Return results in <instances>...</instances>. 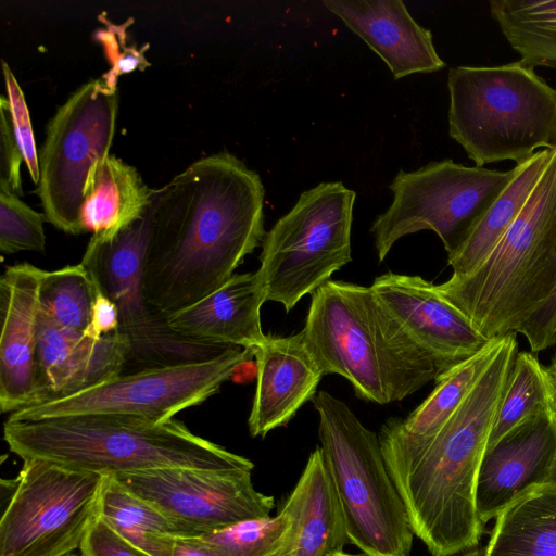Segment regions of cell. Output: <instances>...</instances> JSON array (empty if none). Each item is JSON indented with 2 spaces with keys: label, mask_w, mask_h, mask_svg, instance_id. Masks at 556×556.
Segmentation results:
<instances>
[{
  "label": "cell",
  "mask_w": 556,
  "mask_h": 556,
  "mask_svg": "<svg viewBox=\"0 0 556 556\" xmlns=\"http://www.w3.org/2000/svg\"><path fill=\"white\" fill-rule=\"evenodd\" d=\"M264 194L260 175L226 151L194 161L154 190L143 287L159 314L212 293L262 245Z\"/></svg>",
  "instance_id": "1"
},
{
  "label": "cell",
  "mask_w": 556,
  "mask_h": 556,
  "mask_svg": "<svg viewBox=\"0 0 556 556\" xmlns=\"http://www.w3.org/2000/svg\"><path fill=\"white\" fill-rule=\"evenodd\" d=\"M517 353L516 333L501 337L490 365L434 435L413 437L394 417L380 429L388 472L412 530L433 556L456 554L480 541L476 483Z\"/></svg>",
  "instance_id": "2"
},
{
  "label": "cell",
  "mask_w": 556,
  "mask_h": 556,
  "mask_svg": "<svg viewBox=\"0 0 556 556\" xmlns=\"http://www.w3.org/2000/svg\"><path fill=\"white\" fill-rule=\"evenodd\" d=\"M301 333L323 374L345 378L367 402L402 401L439 376L370 287L327 281L311 294Z\"/></svg>",
  "instance_id": "3"
},
{
  "label": "cell",
  "mask_w": 556,
  "mask_h": 556,
  "mask_svg": "<svg viewBox=\"0 0 556 556\" xmlns=\"http://www.w3.org/2000/svg\"><path fill=\"white\" fill-rule=\"evenodd\" d=\"M3 439L23 460L110 476L162 468H254L250 459L194 434L176 418L162 422L114 415L7 419Z\"/></svg>",
  "instance_id": "4"
},
{
  "label": "cell",
  "mask_w": 556,
  "mask_h": 556,
  "mask_svg": "<svg viewBox=\"0 0 556 556\" xmlns=\"http://www.w3.org/2000/svg\"><path fill=\"white\" fill-rule=\"evenodd\" d=\"M556 280V148L522 211L469 275L437 288L486 339L520 333Z\"/></svg>",
  "instance_id": "5"
},
{
  "label": "cell",
  "mask_w": 556,
  "mask_h": 556,
  "mask_svg": "<svg viewBox=\"0 0 556 556\" xmlns=\"http://www.w3.org/2000/svg\"><path fill=\"white\" fill-rule=\"evenodd\" d=\"M448 132L482 166L556 148V89L518 62L448 71Z\"/></svg>",
  "instance_id": "6"
},
{
  "label": "cell",
  "mask_w": 556,
  "mask_h": 556,
  "mask_svg": "<svg viewBox=\"0 0 556 556\" xmlns=\"http://www.w3.org/2000/svg\"><path fill=\"white\" fill-rule=\"evenodd\" d=\"M324 463L349 543L365 556H409L412 530L388 472L379 437L346 403L326 391L313 399Z\"/></svg>",
  "instance_id": "7"
},
{
  "label": "cell",
  "mask_w": 556,
  "mask_h": 556,
  "mask_svg": "<svg viewBox=\"0 0 556 556\" xmlns=\"http://www.w3.org/2000/svg\"><path fill=\"white\" fill-rule=\"evenodd\" d=\"M355 198L340 181L320 182L302 192L266 231L256 274L267 301L280 303L288 313L352 261Z\"/></svg>",
  "instance_id": "8"
},
{
  "label": "cell",
  "mask_w": 556,
  "mask_h": 556,
  "mask_svg": "<svg viewBox=\"0 0 556 556\" xmlns=\"http://www.w3.org/2000/svg\"><path fill=\"white\" fill-rule=\"evenodd\" d=\"M514 174L515 168L502 172L452 160L400 170L389 186L393 194L390 206L370 227L379 261L402 237L421 230L434 231L447 256L453 254Z\"/></svg>",
  "instance_id": "9"
},
{
  "label": "cell",
  "mask_w": 556,
  "mask_h": 556,
  "mask_svg": "<svg viewBox=\"0 0 556 556\" xmlns=\"http://www.w3.org/2000/svg\"><path fill=\"white\" fill-rule=\"evenodd\" d=\"M253 358L252 350L229 346L208 359L121 374L77 393L16 410L8 419L114 415L162 422L205 402Z\"/></svg>",
  "instance_id": "10"
},
{
  "label": "cell",
  "mask_w": 556,
  "mask_h": 556,
  "mask_svg": "<svg viewBox=\"0 0 556 556\" xmlns=\"http://www.w3.org/2000/svg\"><path fill=\"white\" fill-rule=\"evenodd\" d=\"M23 462L0 520V556H67L99 516L105 475Z\"/></svg>",
  "instance_id": "11"
},
{
  "label": "cell",
  "mask_w": 556,
  "mask_h": 556,
  "mask_svg": "<svg viewBox=\"0 0 556 556\" xmlns=\"http://www.w3.org/2000/svg\"><path fill=\"white\" fill-rule=\"evenodd\" d=\"M152 227L151 204L144 215L106 242L87 244L81 264L117 306L119 332L129 345L123 374L212 358L229 346L203 345L175 333L148 302L143 267Z\"/></svg>",
  "instance_id": "12"
},
{
  "label": "cell",
  "mask_w": 556,
  "mask_h": 556,
  "mask_svg": "<svg viewBox=\"0 0 556 556\" xmlns=\"http://www.w3.org/2000/svg\"><path fill=\"white\" fill-rule=\"evenodd\" d=\"M117 106L116 88L91 79L71 93L47 125L37 192L46 219L66 233L80 235L84 189L91 168L109 155Z\"/></svg>",
  "instance_id": "13"
},
{
  "label": "cell",
  "mask_w": 556,
  "mask_h": 556,
  "mask_svg": "<svg viewBox=\"0 0 556 556\" xmlns=\"http://www.w3.org/2000/svg\"><path fill=\"white\" fill-rule=\"evenodd\" d=\"M252 470L162 468L113 477L162 511L180 535H202L270 516L275 498L258 492Z\"/></svg>",
  "instance_id": "14"
},
{
  "label": "cell",
  "mask_w": 556,
  "mask_h": 556,
  "mask_svg": "<svg viewBox=\"0 0 556 556\" xmlns=\"http://www.w3.org/2000/svg\"><path fill=\"white\" fill-rule=\"evenodd\" d=\"M370 288L414 343L433 361L439 375L480 352L491 340L420 276L387 273Z\"/></svg>",
  "instance_id": "15"
},
{
  "label": "cell",
  "mask_w": 556,
  "mask_h": 556,
  "mask_svg": "<svg viewBox=\"0 0 556 556\" xmlns=\"http://www.w3.org/2000/svg\"><path fill=\"white\" fill-rule=\"evenodd\" d=\"M556 453V412L533 417L485 450L476 483L484 525L534 489L546 485Z\"/></svg>",
  "instance_id": "16"
},
{
  "label": "cell",
  "mask_w": 556,
  "mask_h": 556,
  "mask_svg": "<svg viewBox=\"0 0 556 556\" xmlns=\"http://www.w3.org/2000/svg\"><path fill=\"white\" fill-rule=\"evenodd\" d=\"M43 270L20 263L0 279V407L2 413L39 402L37 343L39 287Z\"/></svg>",
  "instance_id": "17"
},
{
  "label": "cell",
  "mask_w": 556,
  "mask_h": 556,
  "mask_svg": "<svg viewBox=\"0 0 556 556\" xmlns=\"http://www.w3.org/2000/svg\"><path fill=\"white\" fill-rule=\"evenodd\" d=\"M128 353V341L119 331L94 339L85 331L59 327L39 308L38 403L77 393L123 374Z\"/></svg>",
  "instance_id": "18"
},
{
  "label": "cell",
  "mask_w": 556,
  "mask_h": 556,
  "mask_svg": "<svg viewBox=\"0 0 556 556\" xmlns=\"http://www.w3.org/2000/svg\"><path fill=\"white\" fill-rule=\"evenodd\" d=\"M256 388L248 418L251 437L264 438L287 425L313 400L324 374L301 331L288 337L266 336L254 350Z\"/></svg>",
  "instance_id": "19"
},
{
  "label": "cell",
  "mask_w": 556,
  "mask_h": 556,
  "mask_svg": "<svg viewBox=\"0 0 556 556\" xmlns=\"http://www.w3.org/2000/svg\"><path fill=\"white\" fill-rule=\"evenodd\" d=\"M323 4L381 58L394 79L445 66L431 31L414 20L403 1L325 0Z\"/></svg>",
  "instance_id": "20"
},
{
  "label": "cell",
  "mask_w": 556,
  "mask_h": 556,
  "mask_svg": "<svg viewBox=\"0 0 556 556\" xmlns=\"http://www.w3.org/2000/svg\"><path fill=\"white\" fill-rule=\"evenodd\" d=\"M265 288L254 273L235 274L200 301L165 317L181 338L203 345L254 350L266 339L261 326Z\"/></svg>",
  "instance_id": "21"
},
{
  "label": "cell",
  "mask_w": 556,
  "mask_h": 556,
  "mask_svg": "<svg viewBox=\"0 0 556 556\" xmlns=\"http://www.w3.org/2000/svg\"><path fill=\"white\" fill-rule=\"evenodd\" d=\"M153 192L134 166L109 154L89 173L79 211V232H92L91 242L112 240L144 215Z\"/></svg>",
  "instance_id": "22"
},
{
  "label": "cell",
  "mask_w": 556,
  "mask_h": 556,
  "mask_svg": "<svg viewBox=\"0 0 556 556\" xmlns=\"http://www.w3.org/2000/svg\"><path fill=\"white\" fill-rule=\"evenodd\" d=\"M283 506L296 520L298 534L286 556H326L349 543L340 506L317 446Z\"/></svg>",
  "instance_id": "23"
},
{
  "label": "cell",
  "mask_w": 556,
  "mask_h": 556,
  "mask_svg": "<svg viewBox=\"0 0 556 556\" xmlns=\"http://www.w3.org/2000/svg\"><path fill=\"white\" fill-rule=\"evenodd\" d=\"M554 149L539 150L514 167L515 174L508 185L486 210L465 242L447 256L453 277L469 275L492 252L522 211L545 170Z\"/></svg>",
  "instance_id": "24"
},
{
  "label": "cell",
  "mask_w": 556,
  "mask_h": 556,
  "mask_svg": "<svg viewBox=\"0 0 556 556\" xmlns=\"http://www.w3.org/2000/svg\"><path fill=\"white\" fill-rule=\"evenodd\" d=\"M485 556H556V489H534L498 515Z\"/></svg>",
  "instance_id": "25"
},
{
  "label": "cell",
  "mask_w": 556,
  "mask_h": 556,
  "mask_svg": "<svg viewBox=\"0 0 556 556\" xmlns=\"http://www.w3.org/2000/svg\"><path fill=\"white\" fill-rule=\"evenodd\" d=\"M99 516L129 543L150 556H172L179 534L176 526L155 506L105 475Z\"/></svg>",
  "instance_id": "26"
},
{
  "label": "cell",
  "mask_w": 556,
  "mask_h": 556,
  "mask_svg": "<svg viewBox=\"0 0 556 556\" xmlns=\"http://www.w3.org/2000/svg\"><path fill=\"white\" fill-rule=\"evenodd\" d=\"M489 9L521 63L556 70V0H491Z\"/></svg>",
  "instance_id": "27"
},
{
  "label": "cell",
  "mask_w": 556,
  "mask_h": 556,
  "mask_svg": "<svg viewBox=\"0 0 556 556\" xmlns=\"http://www.w3.org/2000/svg\"><path fill=\"white\" fill-rule=\"evenodd\" d=\"M500 338L492 339L480 352L439 375L428 397L405 419H400L402 429L416 438L434 435L456 412L490 365Z\"/></svg>",
  "instance_id": "28"
},
{
  "label": "cell",
  "mask_w": 556,
  "mask_h": 556,
  "mask_svg": "<svg viewBox=\"0 0 556 556\" xmlns=\"http://www.w3.org/2000/svg\"><path fill=\"white\" fill-rule=\"evenodd\" d=\"M553 412L554 391L546 367L533 353L518 352L486 450L527 420Z\"/></svg>",
  "instance_id": "29"
},
{
  "label": "cell",
  "mask_w": 556,
  "mask_h": 556,
  "mask_svg": "<svg viewBox=\"0 0 556 556\" xmlns=\"http://www.w3.org/2000/svg\"><path fill=\"white\" fill-rule=\"evenodd\" d=\"M96 283L81 264L43 270L39 308L59 327L84 332L91 320Z\"/></svg>",
  "instance_id": "30"
},
{
  "label": "cell",
  "mask_w": 556,
  "mask_h": 556,
  "mask_svg": "<svg viewBox=\"0 0 556 556\" xmlns=\"http://www.w3.org/2000/svg\"><path fill=\"white\" fill-rule=\"evenodd\" d=\"M296 534L295 517L282 506L274 517L247 520L202 536L224 556H286Z\"/></svg>",
  "instance_id": "31"
},
{
  "label": "cell",
  "mask_w": 556,
  "mask_h": 556,
  "mask_svg": "<svg viewBox=\"0 0 556 556\" xmlns=\"http://www.w3.org/2000/svg\"><path fill=\"white\" fill-rule=\"evenodd\" d=\"M45 214H41L17 194L0 191V250L3 253L20 251L45 252Z\"/></svg>",
  "instance_id": "32"
},
{
  "label": "cell",
  "mask_w": 556,
  "mask_h": 556,
  "mask_svg": "<svg viewBox=\"0 0 556 556\" xmlns=\"http://www.w3.org/2000/svg\"><path fill=\"white\" fill-rule=\"evenodd\" d=\"M9 110L13 131L21 147L24 162L35 184L39 182V154L37 153L28 106L24 93L9 64L2 61Z\"/></svg>",
  "instance_id": "33"
},
{
  "label": "cell",
  "mask_w": 556,
  "mask_h": 556,
  "mask_svg": "<svg viewBox=\"0 0 556 556\" xmlns=\"http://www.w3.org/2000/svg\"><path fill=\"white\" fill-rule=\"evenodd\" d=\"M106 28L96 34V39L103 46L108 61L112 64L110 71L102 76L104 83L116 88L119 75L132 72L137 68H146L149 63L144 58L143 50L139 51L134 45L127 46L126 26L112 24L105 17H101Z\"/></svg>",
  "instance_id": "34"
},
{
  "label": "cell",
  "mask_w": 556,
  "mask_h": 556,
  "mask_svg": "<svg viewBox=\"0 0 556 556\" xmlns=\"http://www.w3.org/2000/svg\"><path fill=\"white\" fill-rule=\"evenodd\" d=\"M1 127H0V191L17 195L22 192L21 164L24 156L13 131L9 101L0 97Z\"/></svg>",
  "instance_id": "35"
},
{
  "label": "cell",
  "mask_w": 556,
  "mask_h": 556,
  "mask_svg": "<svg viewBox=\"0 0 556 556\" xmlns=\"http://www.w3.org/2000/svg\"><path fill=\"white\" fill-rule=\"evenodd\" d=\"M79 549L81 556H150L119 535L100 516L90 527Z\"/></svg>",
  "instance_id": "36"
},
{
  "label": "cell",
  "mask_w": 556,
  "mask_h": 556,
  "mask_svg": "<svg viewBox=\"0 0 556 556\" xmlns=\"http://www.w3.org/2000/svg\"><path fill=\"white\" fill-rule=\"evenodd\" d=\"M520 333L531 352H541L556 344V280L545 303L528 320Z\"/></svg>",
  "instance_id": "37"
},
{
  "label": "cell",
  "mask_w": 556,
  "mask_h": 556,
  "mask_svg": "<svg viewBox=\"0 0 556 556\" xmlns=\"http://www.w3.org/2000/svg\"><path fill=\"white\" fill-rule=\"evenodd\" d=\"M118 331L119 315L117 306L96 285V296L91 312V320L85 332L91 338L101 339Z\"/></svg>",
  "instance_id": "38"
},
{
  "label": "cell",
  "mask_w": 556,
  "mask_h": 556,
  "mask_svg": "<svg viewBox=\"0 0 556 556\" xmlns=\"http://www.w3.org/2000/svg\"><path fill=\"white\" fill-rule=\"evenodd\" d=\"M172 556H224L202 535H177Z\"/></svg>",
  "instance_id": "39"
},
{
  "label": "cell",
  "mask_w": 556,
  "mask_h": 556,
  "mask_svg": "<svg viewBox=\"0 0 556 556\" xmlns=\"http://www.w3.org/2000/svg\"><path fill=\"white\" fill-rule=\"evenodd\" d=\"M546 369H547V372H548V376H549V379L552 382V387H553V391H554V400H555V405H556V354L553 356L552 362L546 367Z\"/></svg>",
  "instance_id": "40"
},
{
  "label": "cell",
  "mask_w": 556,
  "mask_h": 556,
  "mask_svg": "<svg viewBox=\"0 0 556 556\" xmlns=\"http://www.w3.org/2000/svg\"><path fill=\"white\" fill-rule=\"evenodd\" d=\"M447 556H485V547H472L456 554L447 555Z\"/></svg>",
  "instance_id": "41"
},
{
  "label": "cell",
  "mask_w": 556,
  "mask_h": 556,
  "mask_svg": "<svg viewBox=\"0 0 556 556\" xmlns=\"http://www.w3.org/2000/svg\"><path fill=\"white\" fill-rule=\"evenodd\" d=\"M555 412H556V405H555ZM546 485L549 488L556 489V453H555V457L553 460V465L551 468V472H549Z\"/></svg>",
  "instance_id": "42"
},
{
  "label": "cell",
  "mask_w": 556,
  "mask_h": 556,
  "mask_svg": "<svg viewBox=\"0 0 556 556\" xmlns=\"http://www.w3.org/2000/svg\"><path fill=\"white\" fill-rule=\"evenodd\" d=\"M326 556H359V555H353V554L345 553L344 551H341V552L328 554Z\"/></svg>",
  "instance_id": "43"
},
{
  "label": "cell",
  "mask_w": 556,
  "mask_h": 556,
  "mask_svg": "<svg viewBox=\"0 0 556 556\" xmlns=\"http://www.w3.org/2000/svg\"><path fill=\"white\" fill-rule=\"evenodd\" d=\"M67 556H78V555H75V554H70V555H67Z\"/></svg>",
  "instance_id": "44"
}]
</instances>
